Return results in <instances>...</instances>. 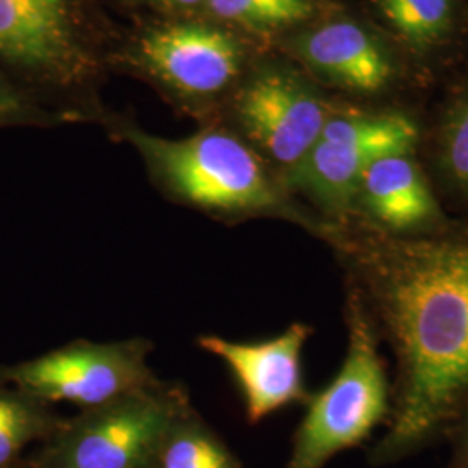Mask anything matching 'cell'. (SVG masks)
Returning <instances> with one entry per match:
<instances>
[{"label":"cell","mask_w":468,"mask_h":468,"mask_svg":"<svg viewBox=\"0 0 468 468\" xmlns=\"http://www.w3.org/2000/svg\"><path fill=\"white\" fill-rule=\"evenodd\" d=\"M324 243L394 359L392 413L367 454L388 467L448 441L468 404V218L394 236L347 218Z\"/></svg>","instance_id":"1"},{"label":"cell","mask_w":468,"mask_h":468,"mask_svg":"<svg viewBox=\"0 0 468 468\" xmlns=\"http://www.w3.org/2000/svg\"><path fill=\"white\" fill-rule=\"evenodd\" d=\"M151 176L176 200L228 220L284 218L324 241L332 226L303 207L282 177L234 133L207 129L165 139L125 129Z\"/></svg>","instance_id":"2"},{"label":"cell","mask_w":468,"mask_h":468,"mask_svg":"<svg viewBox=\"0 0 468 468\" xmlns=\"http://www.w3.org/2000/svg\"><path fill=\"white\" fill-rule=\"evenodd\" d=\"M347 352L334 380L313 394L284 468H324L367 442L392 413V378L359 299L346 290Z\"/></svg>","instance_id":"3"},{"label":"cell","mask_w":468,"mask_h":468,"mask_svg":"<svg viewBox=\"0 0 468 468\" xmlns=\"http://www.w3.org/2000/svg\"><path fill=\"white\" fill-rule=\"evenodd\" d=\"M187 406L183 385L162 382L65 419L32 462L19 468H150Z\"/></svg>","instance_id":"4"},{"label":"cell","mask_w":468,"mask_h":468,"mask_svg":"<svg viewBox=\"0 0 468 468\" xmlns=\"http://www.w3.org/2000/svg\"><path fill=\"white\" fill-rule=\"evenodd\" d=\"M419 123L404 113L335 112L314 146L283 177L293 197L311 203L328 226L351 216L365 170L378 158L419 151Z\"/></svg>","instance_id":"5"},{"label":"cell","mask_w":468,"mask_h":468,"mask_svg":"<svg viewBox=\"0 0 468 468\" xmlns=\"http://www.w3.org/2000/svg\"><path fill=\"white\" fill-rule=\"evenodd\" d=\"M151 351L153 344L143 336L75 340L32 361L0 368V382L48 404L68 402L80 411L92 410L156 384L160 378L148 363Z\"/></svg>","instance_id":"6"},{"label":"cell","mask_w":468,"mask_h":468,"mask_svg":"<svg viewBox=\"0 0 468 468\" xmlns=\"http://www.w3.org/2000/svg\"><path fill=\"white\" fill-rule=\"evenodd\" d=\"M334 113L316 87L288 67L257 71L234 102L238 135L282 181L314 146Z\"/></svg>","instance_id":"7"},{"label":"cell","mask_w":468,"mask_h":468,"mask_svg":"<svg viewBox=\"0 0 468 468\" xmlns=\"http://www.w3.org/2000/svg\"><path fill=\"white\" fill-rule=\"evenodd\" d=\"M80 0H0V67L28 85H71L90 71Z\"/></svg>","instance_id":"8"},{"label":"cell","mask_w":468,"mask_h":468,"mask_svg":"<svg viewBox=\"0 0 468 468\" xmlns=\"http://www.w3.org/2000/svg\"><path fill=\"white\" fill-rule=\"evenodd\" d=\"M313 326L293 323L284 332L261 342H233L218 335H201V351L218 357L241 390L245 415L251 425L292 404H307L302 352Z\"/></svg>","instance_id":"9"},{"label":"cell","mask_w":468,"mask_h":468,"mask_svg":"<svg viewBox=\"0 0 468 468\" xmlns=\"http://www.w3.org/2000/svg\"><path fill=\"white\" fill-rule=\"evenodd\" d=\"M347 218L385 234L417 236L444 228L452 218L439 200L419 151H408L382 156L365 170Z\"/></svg>","instance_id":"10"},{"label":"cell","mask_w":468,"mask_h":468,"mask_svg":"<svg viewBox=\"0 0 468 468\" xmlns=\"http://www.w3.org/2000/svg\"><path fill=\"white\" fill-rule=\"evenodd\" d=\"M139 56L151 73L189 96L224 90L241 65L233 35L205 23L158 27L141 38Z\"/></svg>","instance_id":"11"},{"label":"cell","mask_w":468,"mask_h":468,"mask_svg":"<svg viewBox=\"0 0 468 468\" xmlns=\"http://www.w3.org/2000/svg\"><path fill=\"white\" fill-rule=\"evenodd\" d=\"M293 48L319 79L352 94H380L399 73L396 54L384 37L349 17L303 32Z\"/></svg>","instance_id":"12"},{"label":"cell","mask_w":468,"mask_h":468,"mask_svg":"<svg viewBox=\"0 0 468 468\" xmlns=\"http://www.w3.org/2000/svg\"><path fill=\"white\" fill-rule=\"evenodd\" d=\"M423 167L439 200L454 207L458 218H468V92L439 118Z\"/></svg>","instance_id":"13"},{"label":"cell","mask_w":468,"mask_h":468,"mask_svg":"<svg viewBox=\"0 0 468 468\" xmlns=\"http://www.w3.org/2000/svg\"><path fill=\"white\" fill-rule=\"evenodd\" d=\"M150 468H243L222 437L187 406L164 435Z\"/></svg>","instance_id":"14"},{"label":"cell","mask_w":468,"mask_h":468,"mask_svg":"<svg viewBox=\"0 0 468 468\" xmlns=\"http://www.w3.org/2000/svg\"><path fill=\"white\" fill-rule=\"evenodd\" d=\"M390 34L404 48L429 54L442 48L456 25V0H371Z\"/></svg>","instance_id":"15"},{"label":"cell","mask_w":468,"mask_h":468,"mask_svg":"<svg viewBox=\"0 0 468 468\" xmlns=\"http://www.w3.org/2000/svg\"><path fill=\"white\" fill-rule=\"evenodd\" d=\"M63 421L48 402L0 388V468H16L23 450L49 439Z\"/></svg>","instance_id":"16"},{"label":"cell","mask_w":468,"mask_h":468,"mask_svg":"<svg viewBox=\"0 0 468 468\" xmlns=\"http://www.w3.org/2000/svg\"><path fill=\"white\" fill-rule=\"evenodd\" d=\"M214 16L257 30L301 23L313 15L307 0H207Z\"/></svg>","instance_id":"17"},{"label":"cell","mask_w":468,"mask_h":468,"mask_svg":"<svg viewBox=\"0 0 468 468\" xmlns=\"http://www.w3.org/2000/svg\"><path fill=\"white\" fill-rule=\"evenodd\" d=\"M32 113V104L0 68V123L21 122Z\"/></svg>","instance_id":"18"},{"label":"cell","mask_w":468,"mask_h":468,"mask_svg":"<svg viewBox=\"0 0 468 468\" xmlns=\"http://www.w3.org/2000/svg\"><path fill=\"white\" fill-rule=\"evenodd\" d=\"M448 441L452 442V454L446 468H468V404Z\"/></svg>","instance_id":"19"},{"label":"cell","mask_w":468,"mask_h":468,"mask_svg":"<svg viewBox=\"0 0 468 468\" xmlns=\"http://www.w3.org/2000/svg\"><path fill=\"white\" fill-rule=\"evenodd\" d=\"M156 2L168 4V5H177V7H191V5L201 4L203 0H156Z\"/></svg>","instance_id":"20"},{"label":"cell","mask_w":468,"mask_h":468,"mask_svg":"<svg viewBox=\"0 0 468 468\" xmlns=\"http://www.w3.org/2000/svg\"><path fill=\"white\" fill-rule=\"evenodd\" d=\"M19 465H21V463H19ZM19 465H17V467H16V468H19Z\"/></svg>","instance_id":"21"}]
</instances>
